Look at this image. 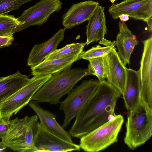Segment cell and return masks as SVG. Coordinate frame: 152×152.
<instances>
[{
	"label": "cell",
	"instance_id": "603a6c76",
	"mask_svg": "<svg viewBox=\"0 0 152 152\" xmlns=\"http://www.w3.org/2000/svg\"><path fill=\"white\" fill-rule=\"evenodd\" d=\"M116 45L115 41L113 42L110 45L102 47L99 45L93 47L85 51H83L80 54V59L87 60L89 59L104 56L110 52Z\"/></svg>",
	"mask_w": 152,
	"mask_h": 152
},
{
	"label": "cell",
	"instance_id": "277c9868",
	"mask_svg": "<svg viewBox=\"0 0 152 152\" xmlns=\"http://www.w3.org/2000/svg\"><path fill=\"white\" fill-rule=\"evenodd\" d=\"M38 117L37 115L26 116L22 119L17 117L12 120L6 134L1 138L7 147L20 152H37L34 141Z\"/></svg>",
	"mask_w": 152,
	"mask_h": 152
},
{
	"label": "cell",
	"instance_id": "7a4b0ae2",
	"mask_svg": "<svg viewBox=\"0 0 152 152\" xmlns=\"http://www.w3.org/2000/svg\"><path fill=\"white\" fill-rule=\"evenodd\" d=\"M91 75L88 69L70 68L55 73L36 93L31 100L52 104L60 103V99L68 94L84 77Z\"/></svg>",
	"mask_w": 152,
	"mask_h": 152
},
{
	"label": "cell",
	"instance_id": "d4e9b609",
	"mask_svg": "<svg viewBox=\"0 0 152 152\" xmlns=\"http://www.w3.org/2000/svg\"><path fill=\"white\" fill-rule=\"evenodd\" d=\"M33 0H0V15L19 9L25 3Z\"/></svg>",
	"mask_w": 152,
	"mask_h": 152
},
{
	"label": "cell",
	"instance_id": "4fadbf2b",
	"mask_svg": "<svg viewBox=\"0 0 152 152\" xmlns=\"http://www.w3.org/2000/svg\"><path fill=\"white\" fill-rule=\"evenodd\" d=\"M99 5L98 2L93 0L73 4L62 16V23L64 28L71 29L88 20Z\"/></svg>",
	"mask_w": 152,
	"mask_h": 152
},
{
	"label": "cell",
	"instance_id": "f1b7e54d",
	"mask_svg": "<svg viewBox=\"0 0 152 152\" xmlns=\"http://www.w3.org/2000/svg\"><path fill=\"white\" fill-rule=\"evenodd\" d=\"M152 16L146 22L148 25V30L149 31L151 32L152 30Z\"/></svg>",
	"mask_w": 152,
	"mask_h": 152
},
{
	"label": "cell",
	"instance_id": "7402d4cb",
	"mask_svg": "<svg viewBox=\"0 0 152 152\" xmlns=\"http://www.w3.org/2000/svg\"><path fill=\"white\" fill-rule=\"evenodd\" d=\"M17 18L13 15H0V36L13 37L14 30L19 25Z\"/></svg>",
	"mask_w": 152,
	"mask_h": 152
},
{
	"label": "cell",
	"instance_id": "484cf974",
	"mask_svg": "<svg viewBox=\"0 0 152 152\" xmlns=\"http://www.w3.org/2000/svg\"><path fill=\"white\" fill-rule=\"evenodd\" d=\"M12 123V120L5 118L0 119V138L5 135L8 131Z\"/></svg>",
	"mask_w": 152,
	"mask_h": 152
},
{
	"label": "cell",
	"instance_id": "6da1fadb",
	"mask_svg": "<svg viewBox=\"0 0 152 152\" xmlns=\"http://www.w3.org/2000/svg\"><path fill=\"white\" fill-rule=\"evenodd\" d=\"M121 94L105 80L99 81L96 89L75 118L69 132L80 138L108 121L110 114H115L117 100Z\"/></svg>",
	"mask_w": 152,
	"mask_h": 152
},
{
	"label": "cell",
	"instance_id": "9a60e30c",
	"mask_svg": "<svg viewBox=\"0 0 152 152\" xmlns=\"http://www.w3.org/2000/svg\"><path fill=\"white\" fill-rule=\"evenodd\" d=\"M64 28H61L48 40L35 45L30 51L27 63L28 66L34 67L43 61L49 55L57 49L64 38Z\"/></svg>",
	"mask_w": 152,
	"mask_h": 152
},
{
	"label": "cell",
	"instance_id": "9c48e42d",
	"mask_svg": "<svg viewBox=\"0 0 152 152\" xmlns=\"http://www.w3.org/2000/svg\"><path fill=\"white\" fill-rule=\"evenodd\" d=\"M37 152L79 151V145L65 141L48 131L38 123L34 138Z\"/></svg>",
	"mask_w": 152,
	"mask_h": 152
},
{
	"label": "cell",
	"instance_id": "5bb4252c",
	"mask_svg": "<svg viewBox=\"0 0 152 152\" xmlns=\"http://www.w3.org/2000/svg\"><path fill=\"white\" fill-rule=\"evenodd\" d=\"M126 77L122 94L125 106L128 112L141 102V88L139 69L135 71L126 68Z\"/></svg>",
	"mask_w": 152,
	"mask_h": 152
},
{
	"label": "cell",
	"instance_id": "4316f807",
	"mask_svg": "<svg viewBox=\"0 0 152 152\" xmlns=\"http://www.w3.org/2000/svg\"><path fill=\"white\" fill-rule=\"evenodd\" d=\"M14 40L13 37L0 36V48L8 47L12 43Z\"/></svg>",
	"mask_w": 152,
	"mask_h": 152
},
{
	"label": "cell",
	"instance_id": "1f68e13d",
	"mask_svg": "<svg viewBox=\"0 0 152 152\" xmlns=\"http://www.w3.org/2000/svg\"><path fill=\"white\" fill-rule=\"evenodd\" d=\"M111 2L113 3V4H114L115 1L116 0H110Z\"/></svg>",
	"mask_w": 152,
	"mask_h": 152
},
{
	"label": "cell",
	"instance_id": "4dcf8cb0",
	"mask_svg": "<svg viewBox=\"0 0 152 152\" xmlns=\"http://www.w3.org/2000/svg\"><path fill=\"white\" fill-rule=\"evenodd\" d=\"M7 147L1 142H0V152L4 151Z\"/></svg>",
	"mask_w": 152,
	"mask_h": 152
},
{
	"label": "cell",
	"instance_id": "30bf717a",
	"mask_svg": "<svg viewBox=\"0 0 152 152\" xmlns=\"http://www.w3.org/2000/svg\"><path fill=\"white\" fill-rule=\"evenodd\" d=\"M152 0H124L109 8L110 15L114 19L119 15L127 14L134 19L146 22L152 16Z\"/></svg>",
	"mask_w": 152,
	"mask_h": 152
},
{
	"label": "cell",
	"instance_id": "83f0119b",
	"mask_svg": "<svg viewBox=\"0 0 152 152\" xmlns=\"http://www.w3.org/2000/svg\"><path fill=\"white\" fill-rule=\"evenodd\" d=\"M118 18L121 21L124 22L129 20V16L127 14H122L119 16Z\"/></svg>",
	"mask_w": 152,
	"mask_h": 152
},
{
	"label": "cell",
	"instance_id": "3957f363",
	"mask_svg": "<svg viewBox=\"0 0 152 152\" xmlns=\"http://www.w3.org/2000/svg\"><path fill=\"white\" fill-rule=\"evenodd\" d=\"M125 143L134 150L143 145L152 135V109L141 102L129 112L126 122Z\"/></svg>",
	"mask_w": 152,
	"mask_h": 152
},
{
	"label": "cell",
	"instance_id": "8992f818",
	"mask_svg": "<svg viewBox=\"0 0 152 152\" xmlns=\"http://www.w3.org/2000/svg\"><path fill=\"white\" fill-rule=\"evenodd\" d=\"M99 83L97 80L84 81L73 88L63 101L60 102L59 109L64 113L62 126L66 127L71 121L76 118L97 88Z\"/></svg>",
	"mask_w": 152,
	"mask_h": 152
},
{
	"label": "cell",
	"instance_id": "e0dca14e",
	"mask_svg": "<svg viewBox=\"0 0 152 152\" xmlns=\"http://www.w3.org/2000/svg\"><path fill=\"white\" fill-rule=\"evenodd\" d=\"M104 9V7L99 5L88 20L86 32L87 45L98 41H100V44H102L107 40L104 38L107 31Z\"/></svg>",
	"mask_w": 152,
	"mask_h": 152
},
{
	"label": "cell",
	"instance_id": "ba28073f",
	"mask_svg": "<svg viewBox=\"0 0 152 152\" xmlns=\"http://www.w3.org/2000/svg\"><path fill=\"white\" fill-rule=\"evenodd\" d=\"M62 4L60 0H40L24 10L17 18L20 25L14 30V33L31 26L45 23L52 13L61 10Z\"/></svg>",
	"mask_w": 152,
	"mask_h": 152
},
{
	"label": "cell",
	"instance_id": "ffe728a7",
	"mask_svg": "<svg viewBox=\"0 0 152 152\" xmlns=\"http://www.w3.org/2000/svg\"><path fill=\"white\" fill-rule=\"evenodd\" d=\"M30 78L18 71L9 76L0 78V104L25 85Z\"/></svg>",
	"mask_w": 152,
	"mask_h": 152
},
{
	"label": "cell",
	"instance_id": "d6986e66",
	"mask_svg": "<svg viewBox=\"0 0 152 152\" xmlns=\"http://www.w3.org/2000/svg\"><path fill=\"white\" fill-rule=\"evenodd\" d=\"M80 55L44 60L37 65L31 68V74L33 76H36L52 75L67 69L70 68L74 62L80 59Z\"/></svg>",
	"mask_w": 152,
	"mask_h": 152
},
{
	"label": "cell",
	"instance_id": "cb8c5ba5",
	"mask_svg": "<svg viewBox=\"0 0 152 152\" xmlns=\"http://www.w3.org/2000/svg\"><path fill=\"white\" fill-rule=\"evenodd\" d=\"M89 62L88 69L91 75L96 76L99 81L106 79L104 56L88 59Z\"/></svg>",
	"mask_w": 152,
	"mask_h": 152
},
{
	"label": "cell",
	"instance_id": "5b68a950",
	"mask_svg": "<svg viewBox=\"0 0 152 152\" xmlns=\"http://www.w3.org/2000/svg\"><path fill=\"white\" fill-rule=\"evenodd\" d=\"M124 120L121 114L116 118L105 123L81 137L80 148L88 152L103 150L118 141V135Z\"/></svg>",
	"mask_w": 152,
	"mask_h": 152
},
{
	"label": "cell",
	"instance_id": "44dd1931",
	"mask_svg": "<svg viewBox=\"0 0 152 152\" xmlns=\"http://www.w3.org/2000/svg\"><path fill=\"white\" fill-rule=\"evenodd\" d=\"M86 45V42L72 43L54 51L48 56L44 60L62 58L74 55H80Z\"/></svg>",
	"mask_w": 152,
	"mask_h": 152
},
{
	"label": "cell",
	"instance_id": "ac0fdd59",
	"mask_svg": "<svg viewBox=\"0 0 152 152\" xmlns=\"http://www.w3.org/2000/svg\"><path fill=\"white\" fill-rule=\"evenodd\" d=\"M119 32L116 37V45L118 54L125 66L129 64L131 55L138 42L124 22L119 21Z\"/></svg>",
	"mask_w": 152,
	"mask_h": 152
},
{
	"label": "cell",
	"instance_id": "f546056e",
	"mask_svg": "<svg viewBox=\"0 0 152 152\" xmlns=\"http://www.w3.org/2000/svg\"><path fill=\"white\" fill-rule=\"evenodd\" d=\"M117 115L115 114H110L108 118V121H112L114 120H115L116 118Z\"/></svg>",
	"mask_w": 152,
	"mask_h": 152
},
{
	"label": "cell",
	"instance_id": "2e32d148",
	"mask_svg": "<svg viewBox=\"0 0 152 152\" xmlns=\"http://www.w3.org/2000/svg\"><path fill=\"white\" fill-rule=\"evenodd\" d=\"M40 120V125L49 132L68 142H73L71 136L57 121L56 115L41 107L37 102L32 100L29 103Z\"/></svg>",
	"mask_w": 152,
	"mask_h": 152
},
{
	"label": "cell",
	"instance_id": "7c38bea8",
	"mask_svg": "<svg viewBox=\"0 0 152 152\" xmlns=\"http://www.w3.org/2000/svg\"><path fill=\"white\" fill-rule=\"evenodd\" d=\"M104 57L107 81L117 88L122 94L126 77V67L115 47Z\"/></svg>",
	"mask_w": 152,
	"mask_h": 152
},
{
	"label": "cell",
	"instance_id": "8fae6325",
	"mask_svg": "<svg viewBox=\"0 0 152 152\" xmlns=\"http://www.w3.org/2000/svg\"><path fill=\"white\" fill-rule=\"evenodd\" d=\"M143 52L139 69L141 102L152 109V36L142 41Z\"/></svg>",
	"mask_w": 152,
	"mask_h": 152
},
{
	"label": "cell",
	"instance_id": "52a82bcc",
	"mask_svg": "<svg viewBox=\"0 0 152 152\" xmlns=\"http://www.w3.org/2000/svg\"><path fill=\"white\" fill-rule=\"evenodd\" d=\"M52 75L34 76L25 85L0 104V119L10 120L31 100L34 94Z\"/></svg>",
	"mask_w": 152,
	"mask_h": 152
}]
</instances>
